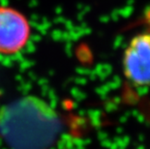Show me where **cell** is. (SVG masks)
<instances>
[{
	"label": "cell",
	"mask_w": 150,
	"mask_h": 149,
	"mask_svg": "<svg viewBox=\"0 0 150 149\" xmlns=\"http://www.w3.org/2000/svg\"><path fill=\"white\" fill-rule=\"evenodd\" d=\"M123 73L134 86H150V33H139L132 38L124 50Z\"/></svg>",
	"instance_id": "6da1fadb"
},
{
	"label": "cell",
	"mask_w": 150,
	"mask_h": 149,
	"mask_svg": "<svg viewBox=\"0 0 150 149\" xmlns=\"http://www.w3.org/2000/svg\"><path fill=\"white\" fill-rule=\"evenodd\" d=\"M31 34L30 23L20 11L0 6V53L15 54L23 49Z\"/></svg>",
	"instance_id": "7a4b0ae2"
}]
</instances>
